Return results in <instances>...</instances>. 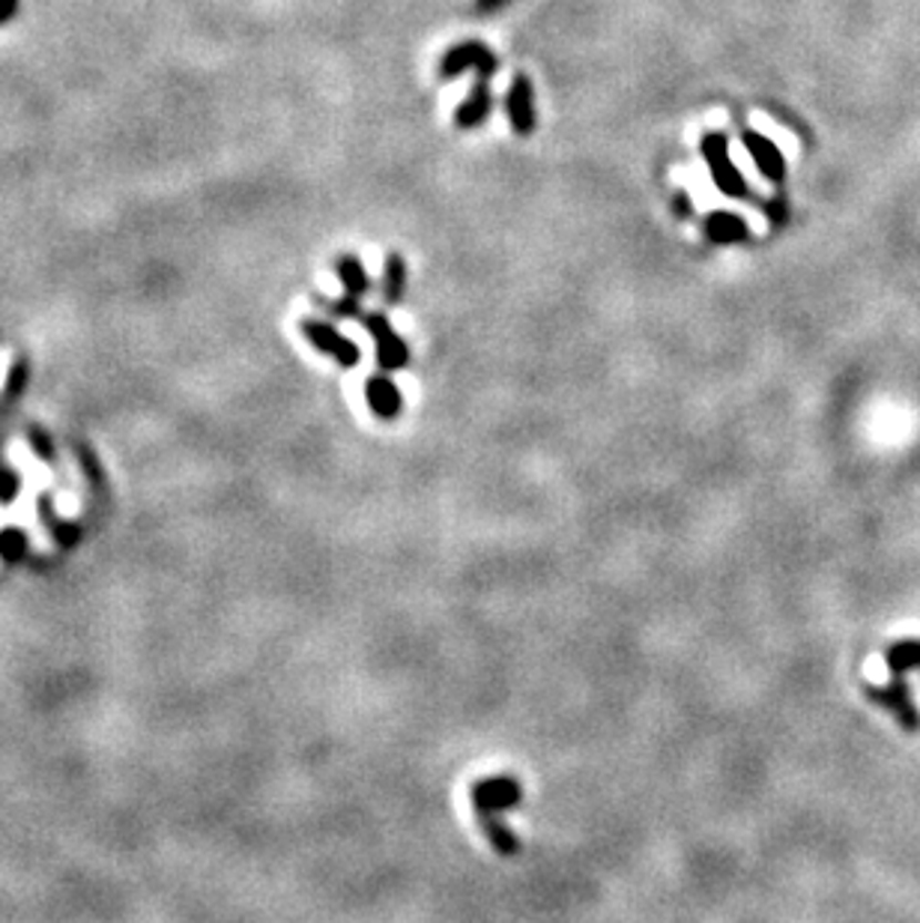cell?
Listing matches in <instances>:
<instances>
[{
    "mask_svg": "<svg viewBox=\"0 0 920 923\" xmlns=\"http://www.w3.org/2000/svg\"><path fill=\"white\" fill-rule=\"evenodd\" d=\"M303 332L308 335V341H311L320 353L333 356L341 368H356V365H359V356H362L359 353V347L352 345L350 338H344L335 326L320 324V320H303Z\"/></svg>",
    "mask_w": 920,
    "mask_h": 923,
    "instance_id": "obj_5",
    "label": "cell"
},
{
    "mask_svg": "<svg viewBox=\"0 0 920 923\" xmlns=\"http://www.w3.org/2000/svg\"><path fill=\"white\" fill-rule=\"evenodd\" d=\"M335 269H338V278H341L344 294L356 296V299H359L362 294H368L371 281H368V273H365V266L359 264V257L344 255Z\"/></svg>",
    "mask_w": 920,
    "mask_h": 923,
    "instance_id": "obj_12",
    "label": "cell"
},
{
    "mask_svg": "<svg viewBox=\"0 0 920 923\" xmlns=\"http://www.w3.org/2000/svg\"><path fill=\"white\" fill-rule=\"evenodd\" d=\"M705 234L708 239H715L720 246H729V243H745L747 225L745 218H738L735 213H712L705 218Z\"/></svg>",
    "mask_w": 920,
    "mask_h": 923,
    "instance_id": "obj_10",
    "label": "cell"
},
{
    "mask_svg": "<svg viewBox=\"0 0 920 923\" xmlns=\"http://www.w3.org/2000/svg\"><path fill=\"white\" fill-rule=\"evenodd\" d=\"M329 308H333L335 315L356 317V315H359V299H356V296H347V294H344V299H338V302H333V305H329Z\"/></svg>",
    "mask_w": 920,
    "mask_h": 923,
    "instance_id": "obj_15",
    "label": "cell"
},
{
    "mask_svg": "<svg viewBox=\"0 0 920 923\" xmlns=\"http://www.w3.org/2000/svg\"><path fill=\"white\" fill-rule=\"evenodd\" d=\"M490 105H493V99H490L488 79H479V81H476V88H472L470 99H467V102H463V105L458 109V114H454L458 126L460 129L481 126V123L488 120Z\"/></svg>",
    "mask_w": 920,
    "mask_h": 923,
    "instance_id": "obj_9",
    "label": "cell"
},
{
    "mask_svg": "<svg viewBox=\"0 0 920 923\" xmlns=\"http://www.w3.org/2000/svg\"><path fill=\"white\" fill-rule=\"evenodd\" d=\"M467 70H479V79H490L497 72V54L476 40L460 42V45L446 51V58L440 63V79H454Z\"/></svg>",
    "mask_w": 920,
    "mask_h": 923,
    "instance_id": "obj_3",
    "label": "cell"
},
{
    "mask_svg": "<svg viewBox=\"0 0 920 923\" xmlns=\"http://www.w3.org/2000/svg\"><path fill=\"white\" fill-rule=\"evenodd\" d=\"M403 281H407V266L398 252L386 257V269H382V296L386 302L395 305L403 296Z\"/></svg>",
    "mask_w": 920,
    "mask_h": 923,
    "instance_id": "obj_13",
    "label": "cell"
},
{
    "mask_svg": "<svg viewBox=\"0 0 920 923\" xmlns=\"http://www.w3.org/2000/svg\"><path fill=\"white\" fill-rule=\"evenodd\" d=\"M520 783L514 777H488V780H479L472 786V804H476V816H479L481 828L484 834L493 843V849L505 858L520 852V843L514 840L511 831H505L497 813L500 810H511L514 804H520Z\"/></svg>",
    "mask_w": 920,
    "mask_h": 923,
    "instance_id": "obj_1",
    "label": "cell"
},
{
    "mask_svg": "<svg viewBox=\"0 0 920 923\" xmlns=\"http://www.w3.org/2000/svg\"><path fill=\"white\" fill-rule=\"evenodd\" d=\"M888 660H891L893 673H902L909 667H920V643H900L888 652Z\"/></svg>",
    "mask_w": 920,
    "mask_h": 923,
    "instance_id": "obj_14",
    "label": "cell"
},
{
    "mask_svg": "<svg viewBox=\"0 0 920 923\" xmlns=\"http://www.w3.org/2000/svg\"><path fill=\"white\" fill-rule=\"evenodd\" d=\"M362 324L377 341V362H380L382 371H401L403 365L410 362V350L403 345L401 335L395 332L392 324L382 315L362 317Z\"/></svg>",
    "mask_w": 920,
    "mask_h": 923,
    "instance_id": "obj_4",
    "label": "cell"
},
{
    "mask_svg": "<svg viewBox=\"0 0 920 923\" xmlns=\"http://www.w3.org/2000/svg\"><path fill=\"white\" fill-rule=\"evenodd\" d=\"M699 150H703V156L708 158V171H712L715 186L720 188L726 197L750 195L745 186V177H742V171H738V167L733 165V158H729V139H726L724 132H708L703 139V144H699Z\"/></svg>",
    "mask_w": 920,
    "mask_h": 923,
    "instance_id": "obj_2",
    "label": "cell"
},
{
    "mask_svg": "<svg viewBox=\"0 0 920 923\" xmlns=\"http://www.w3.org/2000/svg\"><path fill=\"white\" fill-rule=\"evenodd\" d=\"M742 144H745V150L750 153V158H754L759 174H763L765 180H771V183H780V180H784V153H780V147H777L771 139H765V135H759L754 129H747L745 135H742Z\"/></svg>",
    "mask_w": 920,
    "mask_h": 923,
    "instance_id": "obj_6",
    "label": "cell"
},
{
    "mask_svg": "<svg viewBox=\"0 0 920 923\" xmlns=\"http://www.w3.org/2000/svg\"><path fill=\"white\" fill-rule=\"evenodd\" d=\"M365 398L377 419H395L401 413V392L389 377H371L365 383Z\"/></svg>",
    "mask_w": 920,
    "mask_h": 923,
    "instance_id": "obj_8",
    "label": "cell"
},
{
    "mask_svg": "<svg viewBox=\"0 0 920 923\" xmlns=\"http://www.w3.org/2000/svg\"><path fill=\"white\" fill-rule=\"evenodd\" d=\"M872 699H879V702H885L888 708H893V715L900 717L902 727H918V715H914V708H911L909 702V694H906V685H902V678H897V685H888V688H876L870 690Z\"/></svg>",
    "mask_w": 920,
    "mask_h": 923,
    "instance_id": "obj_11",
    "label": "cell"
},
{
    "mask_svg": "<svg viewBox=\"0 0 920 923\" xmlns=\"http://www.w3.org/2000/svg\"><path fill=\"white\" fill-rule=\"evenodd\" d=\"M19 7V0H0V21H7Z\"/></svg>",
    "mask_w": 920,
    "mask_h": 923,
    "instance_id": "obj_16",
    "label": "cell"
},
{
    "mask_svg": "<svg viewBox=\"0 0 920 923\" xmlns=\"http://www.w3.org/2000/svg\"><path fill=\"white\" fill-rule=\"evenodd\" d=\"M505 111H509L511 126L518 135H529L535 129V99H532V84H529L527 75H518L511 81Z\"/></svg>",
    "mask_w": 920,
    "mask_h": 923,
    "instance_id": "obj_7",
    "label": "cell"
}]
</instances>
